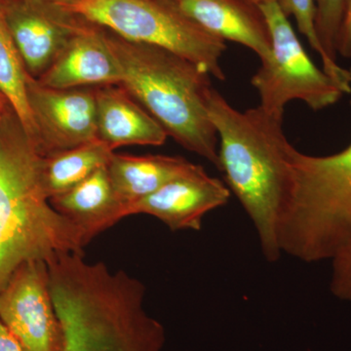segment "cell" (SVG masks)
<instances>
[{"instance_id":"1","label":"cell","mask_w":351,"mask_h":351,"mask_svg":"<svg viewBox=\"0 0 351 351\" xmlns=\"http://www.w3.org/2000/svg\"><path fill=\"white\" fill-rule=\"evenodd\" d=\"M47 265L62 351H162L165 330L145 311L140 280L83 253L60 254Z\"/></svg>"},{"instance_id":"2","label":"cell","mask_w":351,"mask_h":351,"mask_svg":"<svg viewBox=\"0 0 351 351\" xmlns=\"http://www.w3.org/2000/svg\"><path fill=\"white\" fill-rule=\"evenodd\" d=\"M208 113L218 135V169L253 223L263 257L276 262L282 256L277 233L295 149L284 133L283 117L260 106L240 112L214 88Z\"/></svg>"},{"instance_id":"3","label":"cell","mask_w":351,"mask_h":351,"mask_svg":"<svg viewBox=\"0 0 351 351\" xmlns=\"http://www.w3.org/2000/svg\"><path fill=\"white\" fill-rule=\"evenodd\" d=\"M45 156L9 107L0 114V288L18 267L83 253L82 230L51 204L43 184Z\"/></svg>"},{"instance_id":"4","label":"cell","mask_w":351,"mask_h":351,"mask_svg":"<svg viewBox=\"0 0 351 351\" xmlns=\"http://www.w3.org/2000/svg\"><path fill=\"white\" fill-rule=\"evenodd\" d=\"M107 31L123 73L121 86L184 149L219 168V140L208 113L210 75L175 53Z\"/></svg>"},{"instance_id":"5","label":"cell","mask_w":351,"mask_h":351,"mask_svg":"<svg viewBox=\"0 0 351 351\" xmlns=\"http://www.w3.org/2000/svg\"><path fill=\"white\" fill-rule=\"evenodd\" d=\"M277 234L282 255L307 263L332 260L350 241L351 143L325 156L294 149Z\"/></svg>"},{"instance_id":"6","label":"cell","mask_w":351,"mask_h":351,"mask_svg":"<svg viewBox=\"0 0 351 351\" xmlns=\"http://www.w3.org/2000/svg\"><path fill=\"white\" fill-rule=\"evenodd\" d=\"M66 8L119 38L163 48L226 80L221 66L225 40L184 15L173 0H83Z\"/></svg>"},{"instance_id":"7","label":"cell","mask_w":351,"mask_h":351,"mask_svg":"<svg viewBox=\"0 0 351 351\" xmlns=\"http://www.w3.org/2000/svg\"><path fill=\"white\" fill-rule=\"evenodd\" d=\"M258 6L271 36V52L251 80L260 96V107L283 117L286 105L294 100L304 101L313 110L338 103L345 91L311 61L277 0Z\"/></svg>"},{"instance_id":"8","label":"cell","mask_w":351,"mask_h":351,"mask_svg":"<svg viewBox=\"0 0 351 351\" xmlns=\"http://www.w3.org/2000/svg\"><path fill=\"white\" fill-rule=\"evenodd\" d=\"M0 320L25 351H62L63 332L50 289L47 263L18 267L0 288Z\"/></svg>"},{"instance_id":"9","label":"cell","mask_w":351,"mask_h":351,"mask_svg":"<svg viewBox=\"0 0 351 351\" xmlns=\"http://www.w3.org/2000/svg\"><path fill=\"white\" fill-rule=\"evenodd\" d=\"M27 96L44 156L98 138L95 88L55 89L29 75Z\"/></svg>"},{"instance_id":"10","label":"cell","mask_w":351,"mask_h":351,"mask_svg":"<svg viewBox=\"0 0 351 351\" xmlns=\"http://www.w3.org/2000/svg\"><path fill=\"white\" fill-rule=\"evenodd\" d=\"M3 10L25 71L36 80L85 23L66 6L40 0H13Z\"/></svg>"},{"instance_id":"11","label":"cell","mask_w":351,"mask_h":351,"mask_svg":"<svg viewBox=\"0 0 351 351\" xmlns=\"http://www.w3.org/2000/svg\"><path fill=\"white\" fill-rule=\"evenodd\" d=\"M225 182L195 165L186 174L176 178L144 199L131 205L127 217L145 214L156 217L171 230H200L203 218L230 200Z\"/></svg>"},{"instance_id":"12","label":"cell","mask_w":351,"mask_h":351,"mask_svg":"<svg viewBox=\"0 0 351 351\" xmlns=\"http://www.w3.org/2000/svg\"><path fill=\"white\" fill-rule=\"evenodd\" d=\"M38 82L55 89L121 84L123 73L108 44L107 31L85 20Z\"/></svg>"},{"instance_id":"13","label":"cell","mask_w":351,"mask_h":351,"mask_svg":"<svg viewBox=\"0 0 351 351\" xmlns=\"http://www.w3.org/2000/svg\"><path fill=\"white\" fill-rule=\"evenodd\" d=\"M184 15L209 34L241 44L261 61L271 52V36L260 6L246 0H173Z\"/></svg>"},{"instance_id":"14","label":"cell","mask_w":351,"mask_h":351,"mask_svg":"<svg viewBox=\"0 0 351 351\" xmlns=\"http://www.w3.org/2000/svg\"><path fill=\"white\" fill-rule=\"evenodd\" d=\"M97 135L112 152L123 145H161L168 134L120 84L95 87Z\"/></svg>"},{"instance_id":"15","label":"cell","mask_w":351,"mask_h":351,"mask_svg":"<svg viewBox=\"0 0 351 351\" xmlns=\"http://www.w3.org/2000/svg\"><path fill=\"white\" fill-rule=\"evenodd\" d=\"M51 204L84 233L88 241L126 218L125 206L115 193L108 165L64 195L52 198Z\"/></svg>"},{"instance_id":"16","label":"cell","mask_w":351,"mask_h":351,"mask_svg":"<svg viewBox=\"0 0 351 351\" xmlns=\"http://www.w3.org/2000/svg\"><path fill=\"white\" fill-rule=\"evenodd\" d=\"M196 164L179 156H135L113 152L108 164L115 193L127 210L176 178L186 174Z\"/></svg>"},{"instance_id":"17","label":"cell","mask_w":351,"mask_h":351,"mask_svg":"<svg viewBox=\"0 0 351 351\" xmlns=\"http://www.w3.org/2000/svg\"><path fill=\"white\" fill-rule=\"evenodd\" d=\"M113 152L101 141L50 154L44 158L43 184L49 199L68 193L108 165Z\"/></svg>"},{"instance_id":"18","label":"cell","mask_w":351,"mask_h":351,"mask_svg":"<svg viewBox=\"0 0 351 351\" xmlns=\"http://www.w3.org/2000/svg\"><path fill=\"white\" fill-rule=\"evenodd\" d=\"M27 77L29 73L7 25L3 7L0 5V95L12 108L25 133L38 145V130L27 96Z\"/></svg>"},{"instance_id":"19","label":"cell","mask_w":351,"mask_h":351,"mask_svg":"<svg viewBox=\"0 0 351 351\" xmlns=\"http://www.w3.org/2000/svg\"><path fill=\"white\" fill-rule=\"evenodd\" d=\"M287 17L293 16L297 22L300 32L307 39L309 45L321 58L323 71L339 83L346 94L351 93V71L341 68L339 64H332L325 55L316 34V8L314 0H277Z\"/></svg>"},{"instance_id":"20","label":"cell","mask_w":351,"mask_h":351,"mask_svg":"<svg viewBox=\"0 0 351 351\" xmlns=\"http://www.w3.org/2000/svg\"><path fill=\"white\" fill-rule=\"evenodd\" d=\"M314 2L318 39L330 62L338 64L337 43L345 15L346 0H314Z\"/></svg>"},{"instance_id":"21","label":"cell","mask_w":351,"mask_h":351,"mask_svg":"<svg viewBox=\"0 0 351 351\" xmlns=\"http://www.w3.org/2000/svg\"><path fill=\"white\" fill-rule=\"evenodd\" d=\"M331 261L330 290L337 299L351 302V240Z\"/></svg>"},{"instance_id":"22","label":"cell","mask_w":351,"mask_h":351,"mask_svg":"<svg viewBox=\"0 0 351 351\" xmlns=\"http://www.w3.org/2000/svg\"><path fill=\"white\" fill-rule=\"evenodd\" d=\"M337 53L343 58H351V0H346L345 15L337 43Z\"/></svg>"},{"instance_id":"23","label":"cell","mask_w":351,"mask_h":351,"mask_svg":"<svg viewBox=\"0 0 351 351\" xmlns=\"http://www.w3.org/2000/svg\"><path fill=\"white\" fill-rule=\"evenodd\" d=\"M0 351H25L20 341L0 320Z\"/></svg>"},{"instance_id":"24","label":"cell","mask_w":351,"mask_h":351,"mask_svg":"<svg viewBox=\"0 0 351 351\" xmlns=\"http://www.w3.org/2000/svg\"><path fill=\"white\" fill-rule=\"evenodd\" d=\"M40 1L49 2V3L59 4L66 7L75 5L83 0H40Z\"/></svg>"},{"instance_id":"25","label":"cell","mask_w":351,"mask_h":351,"mask_svg":"<svg viewBox=\"0 0 351 351\" xmlns=\"http://www.w3.org/2000/svg\"><path fill=\"white\" fill-rule=\"evenodd\" d=\"M9 107H10V106L8 105L5 99L0 95V114L5 112Z\"/></svg>"},{"instance_id":"26","label":"cell","mask_w":351,"mask_h":351,"mask_svg":"<svg viewBox=\"0 0 351 351\" xmlns=\"http://www.w3.org/2000/svg\"><path fill=\"white\" fill-rule=\"evenodd\" d=\"M246 1L251 2V3L256 4V5H261L263 2L269 1V0H246Z\"/></svg>"},{"instance_id":"27","label":"cell","mask_w":351,"mask_h":351,"mask_svg":"<svg viewBox=\"0 0 351 351\" xmlns=\"http://www.w3.org/2000/svg\"><path fill=\"white\" fill-rule=\"evenodd\" d=\"M13 0H0V5L2 7H5L6 5H8L10 2H12Z\"/></svg>"}]
</instances>
